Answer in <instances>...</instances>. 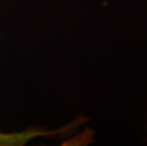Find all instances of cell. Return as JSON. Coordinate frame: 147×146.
Here are the masks:
<instances>
[{
  "label": "cell",
  "mask_w": 147,
  "mask_h": 146,
  "mask_svg": "<svg viewBox=\"0 0 147 146\" xmlns=\"http://www.w3.org/2000/svg\"><path fill=\"white\" fill-rule=\"evenodd\" d=\"M84 122V119H77L68 125L55 130H45L30 128L20 132L2 133L0 132V146H23L32 139L42 137H58L62 134H67L75 127Z\"/></svg>",
  "instance_id": "obj_1"
}]
</instances>
